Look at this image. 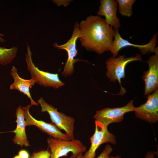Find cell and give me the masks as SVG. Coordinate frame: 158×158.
Returning <instances> with one entry per match:
<instances>
[{
  "label": "cell",
  "mask_w": 158,
  "mask_h": 158,
  "mask_svg": "<svg viewBox=\"0 0 158 158\" xmlns=\"http://www.w3.org/2000/svg\"><path fill=\"white\" fill-rule=\"evenodd\" d=\"M78 38L88 51L101 54L110 51L113 41L112 28L98 16L90 15L79 24Z\"/></svg>",
  "instance_id": "obj_1"
},
{
  "label": "cell",
  "mask_w": 158,
  "mask_h": 158,
  "mask_svg": "<svg viewBox=\"0 0 158 158\" xmlns=\"http://www.w3.org/2000/svg\"><path fill=\"white\" fill-rule=\"evenodd\" d=\"M135 61H142L140 55L137 54L134 57H128L124 55L117 57L112 56L107 59L106 62L107 69L106 76L111 82H115L118 81L121 86V90L118 95H123L126 92L121 85V80L126 77V66L128 63Z\"/></svg>",
  "instance_id": "obj_2"
},
{
  "label": "cell",
  "mask_w": 158,
  "mask_h": 158,
  "mask_svg": "<svg viewBox=\"0 0 158 158\" xmlns=\"http://www.w3.org/2000/svg\"><path fill=\"white\" fill-rule=\"evenodd\" d=\"M47 142L50 149V158L66 157L69 152L72 154L70 158H75L80 153L86 151V146L78 140H60L50 136Z\"/></svg>",
  "instance_id": "obj_3"
},
{
  "label": "cell",
  "mask_w": 158,
  "mask_h": 158,
  "mask_svg": "<svg viewBox=\"0 0 158 158\" xmlns=\"http://www.w3.org/2000/svg\"><path fill=\"white\" fill-rule=\"evenodd\" d=\"M27 51L25 54L27 69L30 72L31 78L40 85L57 89L64 85V83L59 79L58 73H53L40 70L36 66L32 59L30 47L27 42Z\"/></svg>",
  "instance_id": "obj_4"
},
{
  "label": "cell",
  "mask_w": 158,
  "mask_h": 158,
  "mask_svg": "<svg viewBox=\"0 0 158 158\" xmlns=\"http://www.w3.org/2000/svg\"><path fill=\"white\" fill-rule=\"evenodd\" d=\"M37 102L40 105L41 111L48 113L52 123L59 130H64L71 140L74 139L75 119L59 112L57 108L47 103L42 97L38 99Z\"/></svg>",
  "instance_id": "obj_5"
},
{
  "label": "cell",
  "mask_w": 158,
  "mask_h": 158,
  "mask_svg": "<svg viewBox=\"0 0 158 158\" xmlns=\"http://www.w3.org/2000/svg\"><path fill=\"white\" fill-rule=\"evenodd\" d=\"M79 24L75 22L71 38L65 44L59 45L56 42L53 44L54 47L58 49L65 50L67 54L68 59L65 64L61 75L64 77L70 76L73 73L74 63L76 62L82 61L75 59L77 55L78 51L76 49V43L78 38Z\"/></svg>",
  "instance_id": "obj_6"
},
{
  "label": "cell",
  "mask_w": 158,
  "mask_h": 158,
  "mask_svg": "<svg viewBox=\"0 0 158 158\" xmlns=\"http://www.w3.org/2000/svg\"><path fill=\"white\" fill-rule=\"evenodd\" d=\"M95 124V132L90 138V148L83 155V158H94L97 150L102 144L105 143L115 144L116 143L115 135L108 131V126L96 121Z\"/></svg>",
  "instance_id": "obj_7"
},
{
  "label": "cell",
  "mask_w": 158,
  "mask_h": 158,
  "mask_svg": "<svg viewBox=\"0 0 158 158\" xmlns=\"http://www.w3.org/2000/svg\"><path fill=\"white\" fill-rule=\"evenodd\" d=\"M134 101L131 100L125 106L118 107H105L96 111L93 116L95 121L99 122L108 126L113 123H119L122 121L125 114L128 112L134 111L135 106Z\"/></svg>",
  "instance_id": "obj_8"
},
{
  "label": "cell",
  "mask_w": 158,
  "mask_h": 158,
  "mask_svg": "<svg viewBox=\"0 0 158 158\" xmlns=\"http://www.w3.org/2000/svg\"><path fill=\"white\" fill-rule=\"evenodd\" d=\"M114 30V40L109 51L112 54L113 57H116L121 49L128 46L137 48L143 55L146 54L148 52H154L155 54L158 53V47H155L157 42V33L154 34L151 40L146 44L138 45L131 43L128 40L123 38L118 30Z\"/></svg>",
  "instance_id": "obj_9"
},
{
  "label": "cell",
  "mask_w": 158,
  "mask_h": 158,
  "mask_svg": "<svg viewBox=\"0 0 158 158\" xmlns=\"http://www.w3.org/2000/svg\"><path fill=\"white\" fill-rule=\"evenodd\" d=\"M136 117L150 123L158 121V89L147 95L144 104L135 107L134 111Z\"/></svg>",
  "instance_id": "obj_10"
},
{
  "label": "cell",
  "mask_w": 158,
  "mask_h": 158,
  "mask_svg": "<svg viewBox=\"0 0 158 158\" xmlns=\"http://www.w3.org/2000/svg\"><path fill=\"white\" fill-rule=\"evenodd\" d=\"M31 106L30 105H28L25 107H22L24 110L25 126H35L50 136L55 139L67 140H71L67 134L62 132L52 123H47L34 118L29 112V109Z\"/></svg>",
  "instance_id": "obj_11"
},
{
  "label": "cell",
  "mask_w": 158,
  "mask_h": 158,
  "mask_svg": "<svg viewBox=\"0 0 158 158\" xmlns=\"http://www.w3.org/2000/svg\"><path fill=\"white\" fill-rule=\"evenodd\" d=\"M146 62L149 69L144 72L142 78L145 84L144 95H148L158 89V53L150 56Z\"/></svg>",
  "instance_id": "obj_12"
},
{
  "label": "cell",
  "mask_w": 158,
  "mask_h": 158,
  "mask_svg": "<svg viewBox=\"0 0 158 158\" xmlns=\"http://www.w3.org/2000/svg\"><path fill=\"white\" fill-rule=\"evenodd\" d=\"M117 3L116 0H100L97 14L98 16H104L106 23L113 27L114 30H118L121 25L120 20L116 15Z\"/></svg>",
  "instance_id": "obj_13"
},
{
  "label": "cell",
  "mask_w": 158,
  "mask_h": 158,
  "mask_svg": "<svg viewBox=\"0 0 158 158\" xmlns=\"http://www.w3.org/2000/svg\"><path fill=\"white\" fill-rule=\"evenodd\" d=\"M10 73L14 79V82L10 85V89L17 90L26 95L30 100L31 106H38V104L32 99L30 92V89L36 83L35 81L32 78L25 79L20 77L18 73L17 69L14 66H12Z\"/></svg>",
  "instance_id": "obj_14"
},
{
  "label": "cell",
  "mask_w": 158,
  "mask_h": 158,
  "mask_svg": "<svg viewBox=\"0 0 158 158\" xmlns=\"http://www.w3.org/2000/svg\"><path fill=\"white\" fill-rule=\"evenodd\" d=\"M17 126L14 130L8 132H13L15 134L13 141L15 144L20 145L21 147L23 146L26 147L30 146L25 130V119L24 110L20 105L16 109V112Z\"/></svg>",
  "instance_id": "obj_15"
},
{
  "label": "cell",
  "mask_w": 158,
  "mask_h": 158,
  "mask_svg": "<svg viewBox=\"0 0 158 158\" xmlns=\"http://www.w3.org/2000/svg\"><path fill=\"white\" fill-rule=\"evenodd\" d=\"M18 51L16 46L10 48L0 47V64L5 65L10 63L16 56Z\"/></svg>",
  "instance_id": "obj_16"
},
{
  "label": "cell",
  "mask_w": 158,
  "mask_h": 158,
  "mask_svg": "<svg viewBox=\"0 0 158 158\" xmlns=\"http://www.w3.org/2000/svg\"><path fill=\"white\" fill-rule=\"evenodd\" d=\"M119 12L122 16L130 17L133 13L132 6L135 0H117Z\"/></svg>",
  "instance_id": "obj_17"
},
{
  "label": "cell",
  "mask_w": 158,
  "mask_h": 158,
  "mask_svg": "<svg viewBox=\"0 0 158 158\" xmlns=\"http://www.w3.org/2000/svg\"><path fill=\"white\" fill-rule=\"evenodd\" d=\"M50 152L48 149L34 152L30 158H50Z\"/></svg>",
  "instance_id": "obj_18"
},
{
  "label": "cell",
  "mask_w": 158,
  "mask_h": 158,
  "mask_svg": "<svg viewBox=\"0 0 158 158\" xmlns=\"http://www.w3.org/2000/svg\"><path fill=\"white\" fill-rule=\"evenodd\" d=\"M113 148L109 144L107 145L102 151L97 158H108L112 152Z\"/></svg>",
  "instance_id": "obj_19"
},
{
  "label": "cell",
  "mask_w": 158,
  "mask_h": 158,
  "mask_svg": "<svg viewBox=\"0 0 158 158\" xmlns=\"http://www.w3.org/2000/svg\"><path fill=\"white\" fill-rule=\"evenodd\" d=\"M57 6L63 5L66 6L69 5L72 0H53L52 1Z\"/></svg>",
  "instance_id": "obj_20"
},
{
  "label": "cell",
  "mask_w": 158,
  "mask_h": 158,
  "mask_svg": "<svg viewBox=\"0 0 158 158\" xmlns=\"http://www.w3.org/2000/svg\"><path fill=\"white\" fill-rule=\"evenodd\" d=\"M18 155L21 158H29V154L25 150H21L18 153Z\"/></svg>",
  "instance_id": "obj_21"
},
{
  "label": "cell",
  "mask_w": 158,
  "mask_h": 158,
  "mask_svg": "<svg viewBox=\"0 0 158 158\" xmlns=\"http://www.w3.org/2000/svg\"><path fill=\"white\" fill-rule=\"evenodd\" d=\"M145 158H155L154 153L153 152H149L147 153Z\"/></svg>",
  "instance_id": "obj_22"
},
{
  "label": "cell",
  "mask_w": 158,
  "mask_h": 158,
  "mask_svg": "<svg viewBox=\"0 0 158 158\" xmlns=\"http://www.w3.org/2000/svg\"><path fill=\"white\" fill-rule=\"evenodd\" d=\"M4 35L2 33H0V44L1 43H3L4 42V39L3 38Z\"/></svg>",
  "instance_id": "obj_23"
},
{
  "label": "cell",
  "mask_w": 158,
  "mask_h": 158,
  "mask_svg": "<svg viewBox=\"0 0 158 158\" xmlns=\"http://www.w3.org/2000/svg\"><path fill=\"white\" fill-rule=\"evenodd\" d=\"M83 153H81L79 154L77 157L75 158H83ZM63 158H67V157H65Z\"/></svg>",
  "instance_id": "obj_24"
},
{
  "label": "cell",
  "mask_w": 158,
  "mask_h": 158,
  "mask_svg": "<svg viewBox=\"0 0 158 158\" xmlns=\"http://www.w3.org/2000/svg\"><path fill=\"white\" fill-rule=\"evenodd\" d=\"M111 157L112 158H121L120 156L118 155H117L115 157H112V156Z\"/></svg>",
  "instance_id": "obj_25"
},
{
  "label": "cell",
  "mask_w": 158,
  "mask_h": 158,
  "mask_svg": "<svg viewBox=\"0 0 158 158\" xmlns=\"http://www.w3.org/2000/svg\"><path fill=\"white\" fill-rule=\"evenodd\" d=\"M13 158H21L18 155L15 156Z\"/></svg>",
  "instance_id": "obj_26"
},
{
  "label": "cell",
  "mask_w": 158,
  "mask_h": 158,
  "mask_svg": "<svg viewBox=\"0 0 158 158\" xmlns=\"http://www.w3.org/2000/svg\"><path fill=\"white\" fill-rule=\"evenodd\" d=\"M108 158H112V157H110L109 156Z\"/></svg>",
  "instance_id": "obj_27"
}]
</instances>
